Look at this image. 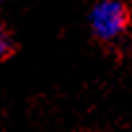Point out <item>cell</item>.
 Returning a JSON list of instances; mask_svg holds the SVG:
<instances>
[{"mask_svg":"<svg viewBox=\"0 0 132 132\" xmlns=\"http://www.w3.org/2000/svg\"><path fill=\"white\" fill-rule=\"evenodd\" d=\"M95 41L111 45L124 37L132 25V8L126 0H97L87 14Z\"/></svg>","mask_w":132,"mask_h":132,"instance_id":"obj_1","label":"cell"},{"mask_svg":"<svg viewBox=\"0 0 132 132\" xmlns=\"http://www.w3.org/2000/svg\"><path fill=\"white\" fill-rule=\"evenodd\" d=\"M16 53V41L4 21H0V64L6 62L12 54Z\"/></svg>","mask_w":132,"mask_h":132,"instance_id":"obj_2","label":"cell"},{"mask_svg":"<svg viewBox=\"0 0 132 132\" xmlns=\"http://www.w3.org/2000/svg\"><path fill=\"white\" fill-rule=\"evenodd\" d=\"M2 4H4V0H0V8H2Z\"/></svg>","mask_w":132,"mask_h":132,"instance_id":"obj_3","label":"cell"}]
</instances>
